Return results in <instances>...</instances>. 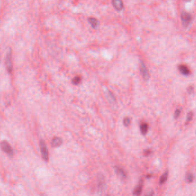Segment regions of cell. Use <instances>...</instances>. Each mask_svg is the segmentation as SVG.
Here are the masks:
<instances>
[{
	"instance_id": "6da1fadb",
	"label": "cell",
	"mask_w": 196,
	"mask_h": 196,
	"mask_svg": "<svg viewBox=\"0 0 196 196\" xmlns=\"http://www.w3.org/2000/svg\"><path fill=\"white\" fill-rule=\"evenodd\" d=\"M182 25L184 28H187L191 23L192 17L190 14L186 12H182L181 14Z\"/></svg>"
},
{
	"instance_id": "7a4b0ae2",
	"label": "cell",
	"mask_w": 196,
	"mask_h": 196,
	"mask_svg": "<svg viewBox=\"0 0 196 196\" xmlns=\"http://www.w3.org/2000/svg\"><path fill=\"white\" fill-rule=\"evenodd\" d=\"M1 147L4 152L10 157H13L14 155V151L12 147L7 141H3L0 143Z\"/></svg>"
},
{
	"instance_id": "3957f363",
	"label": "cell",
	"mask_w": 196,
	"mask_h": 196,
	"mask_svg": "<svg viewBox=\"0 0 196 196\" xmlns=\"http://www.w3.org/2000/svg\"><path fill=\"white\" fill-rule=\"evenodd\" d=\"M40 151L42 159L45 161H48L49 159V153H48V150L46 147V143L44 142V140L41 139L40 141Z\"/></svg>"
},
{
	"instance_id": "277c9868",
	"label": "cell",
	"mask_w": 196,
	"mask_h": 196,
	"mask_svg": "<svg viewBox=\"0 0 196 196\" xmlns=\"http://www.w3.org/2000/svg\"><path fill=\"white\" fill-rule=\"evenodd\" d=\"M5 64L7 66V68L8 72L9 73L11 74L13 71V62H12V52L11 50L8 52V53L7 54L5 58Z\"/></svg>"
},
{
	"instance_id": "5b68a950",
	"label": "cell",
	"mask_w": 196,
	"mask_h": 196,
	"mask_svg": "<svg viewBox=\"0 0 196 196\" xmlns=\"http://www.w3.org/2000/svg\"><path fill=\"white\" fill-rule=\"evenodd\" d=\"M140 71L143 78L145 80H148L149 79V74L146 65H145V63L143 61L141 62Z\"/></svg>"
},
{
	"instance_id": "8992f818",
	"label": "cell",
	"mask_w": 196,
	"mask_h": 196,
	"mask_svg": "<svg viewBox=\"0 0 196 196\" xmlns=\"http://www.w3.org/2000/svg\"><path fill=\"white\" fill-rule=\"evenodd\" d=\"M112 7L117 11H121L123 9V3L122 0H111Z\"/></svg>"
},
{
	"instance_id": "52a82bcc",
	"label": "cell",
	"mask_w": 196,
	"mask_h": 196,
	"mask_svg": "<svg viewBox=\"0 0 196 196\" xmlns=\"http://www.w3.org/2000/svg\"><path fill=\"white\" fill-rule=\"evenodd\" d=\"M143 186V179H141L139 182L138 184L137 185V186L135 187L134 191H133V194H134L135 196H140L141 193H142Z\"/></svg>"
},
{
	"instance_id": "ba28073f",
	"label": "cell",
	"mask_w": 196,
	"mask_h": 196,
	"mask_svg": "<svg viewBox=\"0 0 196 196\" xmlns=\"http://www.w3.org/2000/svg\"><path fill=\"white\" fill-rule=\"evenodd\" d=\"M115 172L122 179H125L127 177V174L124 170L120 167H115Z\"/></svg>"
},
{
	"instance_id": "9c48e42d",
	"label": "cell",
	"mask_w": 196,
	"mask_h": 196,
	"mask_svg": "<svg viewBox=\"0 0 196 196\" xmlns=\"http://www.w3.org/2000/svg\"><path fill=\"white\" fill-rule=\"evenodd\" d=\"M105 185V179L102 174H99L98 177V188L100 191L103 190Z\"/></svg>"
},
{
	"instance_id": "30bf717a",
	"label": "cell",
	"mask_w": 196,
	"mask_h": 196,
	"mask_svg": "<svg viewBox=\"0 0 196 196\" xmlns=\"http://www.w3.org/2000/svg\"><path fill=\"white\" fill-rule=\"evenodd\" d=\"M178 70L183 76H188L190 74V70L188 67L185 65H180L178 67Z\"/></svg>"
},
{
	"instance_id": "8fae6325",
	"label": "cell",
	"mask_w": 196,
	"mask_h": 196,
	"mask_svg": "<svg viewBox=\"0 0 196 196\" xmlns=\"http://www.w3.org/2000/svg\"><path fill=\"white\" fill-rule=\"evenodd\" d=\"M62 143V140L59 137H55L52 139L51 145L53 147H57L61 146Z\"/></svg>"
},
{
	"instance_id": "7c38bea8",
	"label": "cell",
	"mask_w": 196,
	"mask_h": 196,
	"mask_svg": "<svg viewBox=\"0 0 196 196\" xmlns=\"http://www.w3.org/2000/svg\"><path fill=\"white\" fill-rule=\"evenodd\" d=\"M88 22L92 28H96L99 26L98 20L94 17H90L88 19Z\"/></svg>"
},
{
	"instance_id": "4fadbf2b",
	"label": "cell",
	"mask_w": 196,
	"mask_h": 196,
	"mask_svg": "<svg viewBox=\"0 0 196 196\" xmlns=\"http://www.w3.org/2000/svg\"><path fill=\"white\" fill-rule=\"evenodd\" d=\"M168 176H169V173L168 171H166L162 175H161L160 178H159V184L160 185H163L166 182L167 180V178H168Z\"/></svg>"
},
{
	"instance_id": "5bb4252c",
	"label": "cell",
	"mask_w": 196,
	"mask_h": 196,
	"mask_svg": "<svg viewBox=\"0 0 196 196\" xmlns=\"http://www.w3.org/2000/svg\"><path fill=\"white\" fill-rule=\"evenodd\" d=\"M149 129V126L146 123H142L140 125L141 132L143 135H145L147 133Z\"/></svg>"
},
{
	"instance_id": "9a60e30c",
	"label": "cell",
	"mask_w": 196,
	"mask_h": 196,
	"mask_svg": "<svg viewBox=\"0 0 196 196\" xmlns=\"http://www.w3.org/2000/svg\"><path fill=\"white\" fill-rule=\"evenodd\" d=\"M195 178L194 175L191 173H188L185 176V180L187 183H191Z\"/></svg>"
},
{
	"instance_id": "2e32d148",
	"label": "cell",
	"mask_w": 196,
	"mask_h": 196,
	"mask_svg": "<svg viewBox=\"0 0 196 196\" xmlns=\"http://www.w3.org/2000/svg\"><path fill=\"white\" fill-rule=\"evenodd\" d=\"M81 82V78L80 76H76L72 79V83L75 85H78Z\"/></svg>"
},
{
	"instance_id": "e0dca14e",
	"label": "cell",
	"mask_w": 196,
	"mask_h": 196,
	"mask_svg": "<svg viewBox=\"0 0 196 196\" xmlns=\"http://www.w3.org/2000/svg\"><path fill=\"white\" fill-rule=\"evenodd\" d=\"M193 112L192 111H189L187 114V119H186V121L187 122H190V121L192 120L193 118Z\"/></svg>"
},
{
	"instance_id": "ac0fdd59",
	"label": "cell",
	"mask_w": 196,
	"mask_h": 196,
	"mask_svg": "<svg viewBox=\"0 0 196 196\" xmlns=\"http://www.w3.org/2000/svg\"><path fill=\"white\" fill-rule=\"evenodd\" d=\"M123 124L125 126H128L130 124V119L128 118H126L123 120Z\"/></svg>"
},
{
	"instance_id": "d6986e66",
	"label": "cell",
	"mask_w": 196,
	"mask_h": 196,
	"mask_svg": "<svg viewBox=\"0 0 196 196\" xmlns=\"http://www.w3.org/2000/svg\"><path fill=\"white\" fill-rule=\"evenodd\" d=\"M181 110L180 109H177L174 112V118L175 119H177L178 117L180 116V114H181Z\"/></svg>"
},
{
	"instance_id": "ffe728a7",
	"label": "cell",
	"mask_w": 196,
	"mask_h": 196,
	"mask_svg": "<svg viewBox=\"0 0 196 196\" xmlns=\"http://www.w3.org/2000/svg\"><path fill=\"white\" fill-rule=\"evenodd\" d=\"M154 195V191L153 190H150L147 191V192L145 194V196H153Z\"/></svg>"
},
{
	"instance_id": "44dd1931",
	"label": "cell",
	"mask_w": 196,
	"mask_h": 196,
	"mask_svg": "<svg viewBox=\"0 0 196 196\" xmlns=\"http://www.w3.org/2000/svg\"><path fill=\"white\" fill-rule=\"evenodd\" d=\"M194 91V88L192 86L189 87L187 88V92L189 93V94H191Z\"/></svg>"
},
{
	"instance_id": "7402d4cb",
	"label": "cell",
	"mask_w": 196,
	"mask_h": 196,
	"mask_svg": "<svg viewBox=\"0 0 196 196\" xmlns=\"http://www.w3.org/2000/svg\"><path fill=\"white\" fill-rule=\"evenodd\" d=\"M151 153V151L150 150H147L144 151V154L145 155H149Z\"/></svg>"
},
{
	"instance_id": "603a6c76",
	"label": "cell",
	"mask_w": 196,
	"mask_h": 196,
	"mask_svg": "<svg viewBox=\"0 0 196 196\" xmlns=\"http://www.w3.org/2000/svg\"><path fill=\"white\" fill-rule=\"evenodd\" d=\"M185 2H186V3H188V2H190L191 1V0H183Z\"/></svg>"
},
{
	"instance_id": "cb8c5ba5",
	"label": "cell",
	"mask_w": 196,
	"mask_h": 196,
	"mask_svg": "<svg viewBox=\"0 0 196 196\" xmlns=\"http://www.w3.org/2000/svg\"><path fill=\"white\" fill-rule=\"evenodd\" d=\"M195 134H196V131H195Z\"/></svg>"
},
{
	"instance_id": "d4e9b609",
	"label": "cell",
	"mask_w": 196,
	"mask_h": 196,
	"mask_svg": "<svg viewBox=\"0 0 196 196\" xmlns=\"http://www.w3.org/2000/svg\"><path fill=\"white\" fill-rule=\"evenodd\" d=\"M107 196H109V195H107Z\"/></svg>"
}]
</instances>
